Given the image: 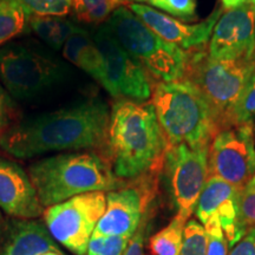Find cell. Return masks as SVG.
<instances>
[{
  "label": "cell",
  "instance_id": "obj_1",
  "mask_svg": "<svg viewBox=\"0 0 255 255\" xmlns=\"http://www.w3.org/2000/svg\"><path fill=\"white\" fill-rule=\"evenodd\" d=\"M110 114L101 101H88L37 115L9 127L0 148L18 158L108 145Z\"/></svg>",
  "mask_w": 255,
  "mask_h": 255
},
{
  "label": "cell",
  "instance_id": "obj_2",
  "mask_svg": "<svg viewBox=\"0 0 255 255\" xmlns=\"http://www.w3.org/2000/svg\"><path fill=\"white\" fill-rule=\"evenodd\" d=\"M113 170L122 180L162 168L168 141L151 103L121 100L114 104L108 130Z\"/></svg>",
  "mask_w": 255,
  "mask_h": 255
},
{
  "label": "cell",
  "instance_id": "obj_3",
  "mask_svg": "<svg viewBox=\"0 0 255 255\" xmlns=\"http://www.w3.org/2000/svg\"><path fill=\"white\" fill-rule=\"evenodd\" d=\"M28 175L41 206L52 207L94 191H113L126 186L115 175L110 162L96 152H68L39 159Z\"/></svg>",
  "mask_w": 255,
  "mask_h": 255
},
{
  "label": "cell",
  "instance_id": "obj_4",
  "mask_svg": "<svg viewBox=\"0 0 255 255\" xmlns=\"http://www.w3.org/2000/svg\"><path fill=\"white\" fill-rule=\"evenodd\" d=\"M151 104L168 145L209 146L219 131L209 104L187 79L157 83Z\"/></svg>",
  "mask_w": 255,
  "mask_h": 255
},
{
  "label": "cell",
  "instance_id": "obj_5",
  "mask_svg": "<svg viewBox=\"0 0 255 255\" xmlns=\"http://www.w3.org/2000/svg\"><path fill=\"white\" fill-rule=\"evenodd\" d=\"M255 72L254 58L215 60L208 55L207 46L191 49L187 52V79L201 92L209 104L218 130L228 128L229 116Z\"/></svg>",
  "mask_w": 255,
  "mask_h": 255
},
{
  "label": "cell",
  "instance_id": "obj_6",
  "mask_svg": "<svg viewBox=\"0 0 255 255\" xmlns=\"http://www.w3.org/2000/svg\"><path fill=\"white\" fill-rule=\"evenodd\" d=\"M105 25L121 46L155 78L162 82L183 79L186 51L158 37L129 7L117 8Z\"/></svg>",
  "mask_w": 255,
  "mask_h": 255
},
{
  "label": "cell",
  "instance_id": "obj_7",
  "mask_svg": "<svg viewBox=\"0 0 255 255\" xmlns=\"http://www.w3.org/2000/svg\"><path fill=\"white\" fill-rule=\"evenodd\" d=\"M68 68L57 57L23 43L0 47V81L18 100L39 96L65 81Z\"/></svg>",
  "mask_w": 255,
  "mask_h": 255
},
{
  "label": "cell",
  "instance_id": "obj_8",
  "mask_svg": "<svg viewBox=\"0 0 255 255\" xmlns=\"http://www.w3.org/2000/svg\"><path fill=\"white\" fill-rule=\"evenodd\" d=\"M105 207L104 191L82 194L49 207L44 212L45 226L57 244L75 255H87L89 242Z\"/></svg>",
  "mask_w": 255,
  "mask_h": 255
},
{
  "label": "cell",
  "instance_id": "obj_9",
  "mask_svg": "<svg viewBox=\"0 0 255 255\" xmlns=\"http://www.w3.org/2000/svg\"><path fill=\"white\" fill-rule=\"evenodd\" d=\"M209 146L168 145L163 165L171 199L183 221L195 212L196 203L209 177Z\"/></svg>",
  "mask_w": 255,
  "mask_h": 255
},
{
  "label": "cell",
  "instance_id": "obj_10",
  "mask_svg": "<svg viewBox=\"0 0 255 255\" xmlns=\"http://www.w3.org/2000/svg\"><path fill=\"white\" fill-rule=\"evenodd\" d=\"M209 176H216L240 190L255 177V142L252 122L218 131L208 152Z\"/></svg>",
  "mask_w": 255,
  "mask_h": 255
},
{
  "label": "cell",
  "instance_id": "obj_11",
  "mask_svg": "<svg viewBox=\"0 0 255 255\" xmlns=\"http://www.w3.org/2000/svg\"><path fill=\"white\" fill-rule=\"evenodd\" d=\"M94 39L104 60L103 87L113 97L145 101L151 97L148 72L132 58L113 36L107 25L102 26Z\"/></svg>",
  "mask_w": 255,
  "mask_h": 255
},
{
  "label": "cell",
  "instance_id": "obj_12",
  "mask_svg": "<svg viewBox=\"0 0 255 255\" xmlns=\"http://www.w3.org/2000/svg\"><path fill=\"white\" fill-rule=\"evenodd\" d=\"M208 55L215 60H234L255 57V6L250 1L223 12L219 18Z\"/></svg>",
  "mask_w": 255,
  "mask_h": 255
},
{
  "label": "cell",
  "instance_id": "obj_13",
  "mask_svg": "<svg viewBox=\"0 0 255 255\" xmlns=\"http://www.w3.org/2000/svg\"><path fill=\"white\" fill-rule=\"evenodd\" d=\"M151 199L149 184L124 186L107 194V207L92 237H132Z\"/></svg>",
  "mask_w": 255,
  "mask_h": 255
},
{
  "label": "cell",
  "instance_id": "obj_14",
  "mask_svg": "<svg viewBox=\"0 0 255 255\" xmlns=\"http://www.w3.org/2000/svg\"><path fill=\"white\" fill-rule=\"evenodd\" d=\"M129 8L158 37L168 43L175 44L183 51L206 45L212 37L219 18L223 13V8L216 7L203 21L187 25L146 5L131 4L129 5Z\"/></svg>",
  "mask_w": 255,
  "mask_h": 255
},
{
  "label": "cell",
  "instance_id": "obj_15",
  "mask_svg": "<svg viewBox=\"0 0 255 255\" xmlns=\"http://www.w3.org/2000/svg\"><path fill=\"white\" fill-rule=\"evenodd\" d=\"M0 209L9 218L34 220L44 214L30 175L12 159L0 156Z\"/></svg>",
  "mask_w": 255,
  "mask_h": 255
},
{
  "label": "cell",
  "instance_id": "obj_16",
  "mask_svg": "<svg viewBox=\"0 0 255 255\" xmlns=\"http://www.w3.org/2000/svg\"><path fill=\"white\" fill-rule=\"evenodd\" d=\"M237 195L238 189L222 178L209 176L196 203L195 214L205 225L212 216H218L228 246L237 239Z\"/></svg>",
  "mask_w": 255,
  "mask_h": 255
},
{
  "label": "cell",
  "instance_id": "obj_17",
  "mask_svg": "<svg viewBox=\"0 0 255 255\" xmlns=\"http://www.w3.org/2000/svg\"><path fill=\"white\" fill-rule=\"evenodd\" d=\"M60 250L46 226L37 220L0 221V255H41Z\"/></svg>",
  "mask_w": 255,
  "mask_h": 255
},
{
  "label": "cell",
  "instance_id": "obj_18",
  "mask_svg": "<svg viewBox=\"0 0 255 255\" xmlns=\"http://www.w3.org/2000/svg\"><path fill=\"white\" fill-rule=\"evenodd\" d=\"M65 58L87 72L103 85L104 60L94 38L84 28L78 27L63 46Z\"/></svg>",
  "mask_w": 255,
  "mask_h": 255
},
{
  "label": "cell",
  "instance_id": "obj_19",
  "mask_svg": "<svg viewBox=\"0 0 255 255\" xmlns=\"http://www.w3.org/2000/svg\"><path fill=\"white\" fill-rule=\"evenodd\" d=\"M28 27L52 49L58 50L65 45L78 26L64 17L52 15H31Z\"/></svg>",
  "mask_w": 255,
  "mask_h": 255
},
{
  "label": "cell",
  "instance_id": "obj_20",
  "mask_svg": "<svg viewBox=\"0 0 255 255\" xmlns=\"http://www.w3.org/2000/svg\"><path fill=\"white\" fill-rule=\"evenodd\" d=\"M30 17L18 0H0V45L26 31Z\"/></svg>",
  "mask_w": 255,
  "mask_h": 255
},
{
  "label": "cell",
  "instance_id": "obj_21",
  "mask_svg": "<svg viewBox=\"0 0 255 255\" xmlns=\"http://www.w3.org/2000/svg\"><path fill=\"white\" fill-rule=\"evenodd\" d=\"M186 223L182 219L175 216L167 227L152 235L150 239L152 253L155 255H180Z\"/></svg>",
  "mask_w": 255,
  "mask_h": 255
},
{
  "label": "cell",
  "instance_id": "obj_22",
  "mask_svg": "<svg viewBox=\"0 0 255 255\" xmlns=\"http://www.w3.org/2000/svg\"><path fill=\"white\" fill-rule=\"evenodd\" d=\"M126 5L127 0H71V7L77 18L90 24L107 20L117 8Z\"/></svg>",
  "mask_w": 255,
  "mask_h": 255
},
{
  "label": "cell",
  "instance_id": "obj_23",
  "mask_svg": "<svg viewBox=\"0 0 255 255\" xmlns=\"http://www.w3.org/2000/svg\"><path fill=\"white\" fill-rule=\"evenodd\" d=\"M252 228H255V177L237 195V239L238 241Z\"/></svg>",
  "mask_w": 255,
  "mask_h": 255
},
{
  "label": "cell",
  "instance_id": "obj_24",
  "mask_svg": "<svg viewBox=\"0 0 255 255\" xmlns=\"http://www.w3.org/2000/svg\"><path fill=\"white\" fill-rule=\"evenodd\" d=\"M255 116V72L248 79L246 87L239 97L229 116L228 128L252 122Z\"/></svg>",
  "mask_w": 255,
  "mask_h": 255
},
{
  "label": "cell",
  "instance_id": "obj_25",
  "mask_svg": "<svg viewBox=\"0 0 255 255\" xmlns=\"http://www.w3.org/2000/svg\"><path fill=\"white\" fill-rule=\"evenodd\" d=\"M180 255H207L206 229L196 220L186 223Z\"/></svg>",
  "mask_w": 255,
  "mask_h": 255
},
{
  "label": "cell",
  "instance_id": "obj_26",
  "mask_svg": "<svg viewBox=\"0 0 255 255\" xmlns=\"http://www.w3.org/2000/svg\"><path fill=\"white\" fill-rule=\"evenodd\" d=\"M30 15L64 17L71 9V0H18Z\"/></svg>",
  "mask_w": 255,
  "mask_h": 255
},
{
  "label": "cell",
  "instance_id": "obj_27",
  "mask_svg": "<svg viewBox=\"0 0 255 255\" xmlns=\"http://www.w3.org/2000/svg\"><path fill=\"white\" fill-rule=\"evenodd\" d=\"M132 237H92L87 255H123Z\"/></svg>",
  "mask_w": 255,
  "mask_h": 255
},
{
  "label": "cell",
  "instance_id": "obj_28",
  "mask_svg": "<svg viewBox=\"0 0 255 255\" xmlns=\"http://www.w3.org/2000/svg\"><path fill=\"white\" fill-rule=\"evenodd\" d=\"M203 227L207 234V255H228V242L218 216H212Z\"/></svg>",
  "mask_w": 255,
  "mask_h": 255
},
{
  "label": "cell",
  "instance_id": "obj_29",
  "mask_svg": "<svg viewBox=\"0 0 255 255\" xmlns=\"http://www.w3.org/2000/svg\"><path fill=\"white\" fill-rule=\"evenodd\" d=\"M151 5L183 20L196 19V0H154Z\"/></svg>",
  "mask_w": 255,
  "mask_h": 255
},
{
  "label": "cell",
  "instance_id": "obj_30",
  "mask_svg": "<svg viewBox=\"0 0 255 255\" xmlns=\"http://www.w3.org/2000/svg\"><path fill=\"white\" fill-rule=\"evenodd\" d=\"M12 114V102L5 88L0 84V138L7 131Z\"/></svg>",
  "mask_w": 255,
  "mask_h": 255
},
{
  "label": "cell",
  "instance_id": "obj_31",
  "mask_svg": "<svg viewBox=\"0 0 255 255\" xmlns=\"http://www.w3.org/2000/svg\"><path fill=\"white\" fill-rule=\"evenodd\" d=\"M229 255H255V228H252L232 247Z\"/></svg>",
  "mask_w": 255,
  "mask_h": 255
},
{
  "label": "cell",
  "instance_id": "obj_32",
  "mask_svg": "<svg viewBox=\"0 0 255 255\" xmlns=\"http://www.w3.org/2000/svg\"><path fill=\"white\" fill-rule=\"evenodd\" d=\"M145 221H143L139 225L138 229H137L135 234L132 235L131 240H130L129 245H128L126 252L123 255H142L143 250H144V244H145Z\"/></svg>",
  "mask_w": 255,
  "mask_h": 255
},
{
  "label": "cell",
  "instance_id": "obj_33",
  "mask_svg": "<svg viewBox=\"0 0 255 255\" xmlns=\"http://www.w3.org/2000/svg\"><path fill=\"white\" fill-rule=\"evenodd\" d=\"M248 1H250V0H221L223 8H225L226 11H228V9H232V8H235V7H239V6L246 4V2H248Z\"/></svg>",
  "mask_w": 255,
  "mask_h": 255
},
{
  "label": "cell",
  "instance_id": "obj_34",
  "mask_svg": "<svg viewBox=\"0 0 255 255\" xmlns=\"http://www.w3.org/2000/svg\"><path fill=\"white\" fill-rule=\"evenodd\" d=\"M41 255H68L65 254L62 250H56V251H49V252H45V253H43Z\"/></svg>",
  "mask_w": 255,
  "mask_h": 255
},
{
  "label": "cell",
  "instance_id": "obj_35",
  "mask_svg": "<svg viewBox=\"0 0 255 255\" xmlns=\"http://www.w3.org/2000/svg\"><path fill=\"white\" fill-rule=\"evenodd\" d=\"M127 1H128V0H127ZM131 1H137V2H150V4H151V2L154 1V0H131Z\"/></svg>",
  "mask_w": 255,
  "mask_h": 255
},
{
  "label": "cell",
  "instance_id": "obj_36",
  "mask_svg": "<svg viewBox=\"0 0 255 255\" xmlns=\"http://www.w3.org/2000/svg\"><path fill=\"white\" fill-rule=\"evenodd\" d=\"M250 2H251V4H253V5L255 6V0H250Z\"/></svg>",
  "mask_w": 255,
  "mask_h": 255
},
{
  "label": "cell",
  "instance_id": "obj_37",
  "mask_svg": "<svg viewBox=\"0 0 255 255\" xmlns=\"http://www.w3.org/2000/svg\"><path fill=\"white\" fill-rule=\"evenodd\" d=\"M0 218H1V216H0Z\"/></svg>",
  "mask_w": 255,
  "mask_h": 255
}]
</instances>
